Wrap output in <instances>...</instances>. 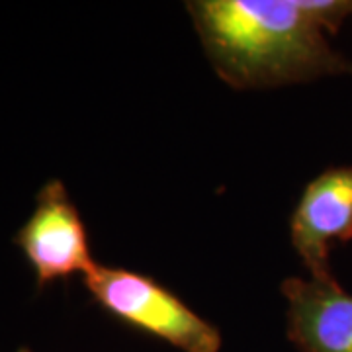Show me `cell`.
I'll use <instances>...</instances> for the list:
<instances>
[{
	"label": "cell",
	"mask_w": 352,
	"mask_h": 352,
	"mask_svg": "<svg viewBox=\"0 0 352 352\" xmlns=\"http://www.w3.org/2000/svg\"><path fill=\"white\" fill-rule=\"evenodd\" d=\"M288 339L300 352H352V294L333 278H288Z\"/></svg>",
	"instance_id": "5b68a950"
},
{
	"label": "cell",
	"mask_w": 352,
	"mask_h": 352,
	"mask_svg": "<svg viewBox=\"0 0 352 352\" xmlns=\"http://www.w3.org/2000/svg\"><path fill=\"white\" fill-rule=\"evenodd\" d=\"M14 243L32 266L38 288L75 274H88L96 264L85 221L61 180H50L41 186L36 208Z\"/></svg>",
	"instance_id": "3957f363"
},
{
	"label": "cell",
	"mask_w": 352,
	"mask_h": 352,
	"mask_svg": "<svg viewBox=\"0 0 352 352\" xmlns=\"http://www.w3.org/2000/svg\"><path fill=\"white\" fill-rule=\"evenodd\" d=\"M215 73L233 88H274L352 75L331 47L352 0H194L186 4Z\"/></svg>",
	"instance_id": "6da1fadb"
},
{
	"label": "cell",
	"mask_w": 352,
	"mask_h": 352,
	"mask_svg": "<svg viewBox=\"0 0 352 352\" xmlns=\"http://www.w3.org/2000/svg\"><path fill=\"white\" fill-rule=\"evenodd\" d=\"M16 352H32V351H30V349H25V346H22V349H18Z\"/></svg>",
	"instance_id": "8992f818"
},
{
	"label": "cell",
	"mask_w": 352,
	"mask_h": 352,
	"mask_svg": "<svg viewBox=\"0 0 352 352\" xmlns=\"http://www.w3.org/2000/svg\"><path fill=\"white\" fill-rule=\"evenodd\" d=\"M85 286L94 303L116 321L178 351L221 349V333L155 278L129 268L94 264L85 274Z\"/></svg>",
	"instance_id": "7a4b0ae2"
},
{
	"label": "cell",
	"mask_w": 352,
	"mask_h": 352,
	"mask_svg": "<svg viewBox=\"0 0 352 352\" xmlns=\"http://www.w3.org/2000/svg\"><path fill=\"white\" fill-rule=\"evenodd\" d=\"M289 235L311 278H333L331 249L352 241V166H329L303 188Z\"/></svg>",
	"instance_id": "277c9868"
}]
</instances>
